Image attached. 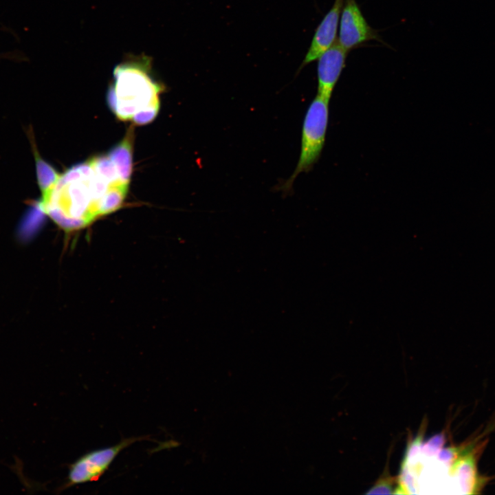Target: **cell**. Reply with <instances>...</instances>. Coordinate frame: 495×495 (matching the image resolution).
<instances>
[{
	"label": "cell",
	"instance_id": "8fae6325",
	"mask_svg": "<svg viewBox=\"0 0 495 495\" xmlns=\"http://www.w3.org/2000/svg\"><path fill=\"white\" fill-rule=\"evenodd\" d=\"M89 161L94 171L109 184H124L120 179L114 164L108 155L95 156Z\"/></svg>",
	"mask_w": 495,
	"mask_h": 495
},
{
	"label": "cell",
	"instance_id": "5b68a950",
	"mask_svg": "<svg viewBox=\"0 0 495 495\" xmlns=\"http://www.w3.org/2000/svg\"><path fill=\"white\" fill-rule=\"evenodd\" d=\"M382 42L369 25L355 0H344L339 22L338 42L347 52L370 41Z\"/></svg>",
	"mask_w": 495,
	"mask_h": 495
},
{
	"label": "cell",
	"instance_id": "ba28073f",
	"mask_svg": "<svg viewBox=\"0 0 495 495\" xmlns=\"http://www.w3.org/2000/svg\"><path fill=\"white\" fill-rule=\"evenodd\" d=\"M481 447L474 448L465 452L450 468V473L459 477L462 490L468 494H478L485 483V478L480 476L476 466V452Z\"/></svg>",
	"mask_w": 495,
	"mask_h": 495
},
{
	"label": "cell",
	"instance_id": "7a4b0ae2",
	"mask_svg": "<svg viewBox=\"0 0 495 495\" xmlns=\"http://www.w3.org/2000/svg\"><path fill=\"white\" fill-rule=\"evenodd\" d=\"M113 79L107 100L122 120H131L140 110L160 102L159 96L164 89L153 77L151 60L146 56H132L116 65Z\"/></svg>",
	"mask_w": 495,
	"mask_h": 495
},
{
	"label": "cell",
	"instance_id": "4fadbf2b",
	"mask_svg": "<svg viewBox=\"0 0 495 495\" xmlns=\"http://www.w3.org/2000/svg\"><path fill=\"white\" fill-rule=\"evenodd\" d=\"M392 484L390 481H379L368 492V494H390L393 493Z\"/></svg>",
	"mask_w": 495,
	"mask_h": 495
},
{
	"label": "cell",
	"instance_id": "8992f818",
	"mask_svg": "<svg viewBox=\"0 0 495 495\" xmlns=\"http://www.w3.org/2000/svg\"><path fill=\"white\" fill-rule=\"evenodd\" d=\"M344 0H335L331 9L317 26L310 45L298 72L319 56L336 41Z\"/></svg>",
	"mask_w": 495,
	"mask_h": 495
},
{
	"label": "cell",
	"instance_id": "6da1fadb",
	"mask_svg": "<svg viewBox=\"0 0 495 495\" xmlns=\"http://www.w3.org/2000/svg\"><path fill=\"white\" fill-rule=\"evenodd\" d=\"M94 169L87 161L60 174L51 191L38 201L39 209L65 232L82 229L101 217L92 192Z\"/></svg>",
	"mask_w": 495,
	"mask_h": 495
},
{
	"label": "cell",
	"instance_id": "52a82bcc",
	"mask_svg": "<svg viewBox=\"0 0 495 495\" xmlns=\"http://www.w3.org/2000/svg\"><path fill=\"white\" fill-rule=\"evenodd\" d=\"M349 52L338 41L318 58V93L330 100L342 72Z\"/></svg>",
	"mask_w": 495,
	"mask_h": 495
},
{
	"label": "cell",
	"instance_id": "3957f363",
	"mask_svg": "<svg viewBox=\"0 0 495 495\" xmlns=\"http://www.w3.org/2000/svg\"><path fill=\"white\" fill-rule=\"evenodd\" d=\"M329 101L317 94L306 111L302 128L299 159L292 175L280 187L284 192H290L298 175L309 171L320 156L329 122Z\"/></svg>",
	"mask_w": 495,
	"mask_h": 495
},
{
	"label": "cell",
	"instance_id": "277c9868",
	"mask_svg": "<svg viewBox=\"0 0 495 495\" xmlns=\"http://www.w3.org/2000/svg\"><path fill=\"white\" fill-rule=\"evenodd\" d=\"M147 439V437H129L124 439L113 446L91 450L84 454L69 465L67 481L59 490L76 485L98 481L109 468L120 452L137 441Z\"/></svg>",
	"mask_w": 495,
	"mask_h": 495
},
{
	"label": "cell",
	"instance_id": "7c38bea8",
	"mask_svg": "<svg viewBox=\"0 0 495 495\" xmlns=\"http://www.w3.org/2000/svg\"><path fill=\"white\" fill-rule=\"evenodd\" d=\"M160 109V102L152 104L138 111L131 118L136 124L142 125L151 122L157 116Z\"/></svg>",
	"mask_w": 495,
	"mask_h": 495
},
{
	"label": "cell",
	"instance_id": "9c48e42d",
	"mask_svg": "<svg viewBox=\"0 0 495 495\" xmlns=\"http://www.w3.org/2000/svg\"><path fill=\"white\" fill-rule=\"evenodd\" d=\"M133 129L130 128L124 138L109 152L108 157L114 164L121 182L129 184L132 172Z\"/></svg>",
	"mask_w": 495,
	"mask_h": 495
},
{
	"label": "cell",
	"instance_id": "30bf717a",
	"mask_svg": "<svg viewBox=\"0 0 495 495\" xmlns=\"http://www.w3.org/2000/svg\"><path fill=\"white\" fill-rule=\"evenodd\" d=\"M28 132L35 162L37 184L42 198L51 191L60 178V174L43 159L37 149L32 132L30 131Z\"/></svg>",
	"mask_w": 495,
	"mask_h": 495
}]
</instances>
